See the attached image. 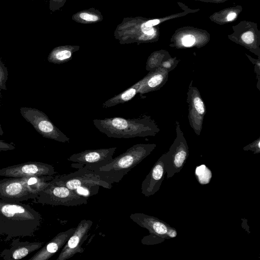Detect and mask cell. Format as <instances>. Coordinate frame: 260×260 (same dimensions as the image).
Returning <instances> with one entry per match:
<instances>
[{"instance_id": "cell-1", "label": "cell", "mask_w": 260, "mask_h": 260, "mask_svg": "<svg viewBox=\"0 0 260 260\" xmlns=\"http://www.w3.org/2000/svg\"><path fill=\"white\" fill-rule=\"evenodd\" d=\"M41 223V215L29 205L0 199V236L5 241L33 236Z\"/></svg>"}, {"instance_id": "cell-2", "label": "cell", "mask_w": 260, "mask_h": 260, "mask_svg": "<svg viewBox=\"0 0 260 260\" xmlns=\"http://www.w3.org/2000/svg\"><path fill=\"white\" fill-rule=\"evenodd\" d=\"M156 147L154 144H138L106 164L90 169L111 184L118 183L133 168L148 156Z\"/></svg>"}, {"instance_id": "cell-3", "label": "cell", "mask_w": 260, "mask_h": 260, "mask_svg": "<svg viewBox=\"0 0 260 260\" xmlns=\"http://www.w3.org/2000/svg\"><path fill=\"white\" fill-rule=\"evenodd\" d=\"M92 122L96 128L109 138H132L153 136L156 126L148 116L126 119L119 117L95 119Z\"/></svg>"}, {"instance_id": "cell-4", "label": "cell", "mask_w": 260, "mask_h": 260, "mask_svg": "<svg viewBox=\"0 0 260 260\" xmlns=\"http://www.w3.org/2000/svg\"><path fill=\"white\" fill-rule=\"evenodd\" d=\"M54 176L8 177L0 180V199L21 202L36 199Z\"/></svg>"}, {"instance_id": "cell-5", "label": "cell", "mask_w": 260, "mask_h": 260, "mask_svg": "<svg viewBox=\"0 0 260 260\" xmlns=\"http://www.w3.org/2000/svg\"><path fill=\"white\" fill-rule=\"evenodd\" d=\"M57 185L64 186L76 192L83 189L99 190L100 187L111 189L112 184L103 180L93 171L84 167L68 174L54 176L50 181Z\"/></svg>"}, {"instance_id": "cell-6", "label": "cell", "mask_w": 260, "mask_h": 260, "mask_svg": "<svg viewBox=\"0 0 260 260\" xmlns=\"http://www.w3.org/2000/svg\"><path fill=\"white\" fill-rule=\"evenodd\" d=\"M35 203L52 206H77L86 204L87 199L64 186L51 183L35 199Z\"/></svg>"}, {"instance_id": "cell-7", "label": "cell", "mask_w": 260, "mask_h": 260, "mask_svg": "<svg viewBox=\"0 0 260 260\" xmlns=\"http://www.w3.org/2000/svg\"><path fill=\"white\" fill-rule=\"evenodd\" d=\"M20 112L23 118L43 137L62 143L70 141V138L59 130L43 112L35 108L24 107L20 108Z\"/></svg>"}, {"instance_id": "cell-8", "label": "cell", "mask_w": 260, "mask_h": 260, "mask_svg": "<svg viewBox=\"0 0 260 260\" xmlns=\"http://www.w3.org/2000/svg\"><path fill=\"white\" fill-rule=\"evenodd\" d=\"M56 173L53 166L39 161H28L0 169V176L6 177L54 176Z\"/></svg>"}, {"instance_id": "cell-9", "label": "cell", "mask_w": 260, "mask_h": 260, "mask_svg": "<svg viewBox=\"0 0 260 260\" xmlns=\"http://www.w3.org/2000/svg\"><path fill=\"white\" fill-rule=\"evenodd\" d=\"M116 147L89 149L72 154L67 160L90 169L101 167L113 158Z\"/></svg>"}, {"instance_id": "cell-10", "label": "cell", "mask_w": 260, "mask_h": 260, "mask_svg": "<svg viewBox=\"0 0 260 260\" xmlns=\"http://www.w3.org/2000/svg\"><path fill=\"white\" fill-rule=\"evenodd\" d=\"M92 223V221L89 219L80 221L74 233L62 247L56 260H67L77 253L84 252L82 245L88 238Z\"/></svg>"}, {"instance_id": "cell-11", "label": "cell", "mask_w": 260, "mask_h": 260, "mask_svg": "<svg viewBox=\"0 0 260 260\" xmlns=\"http://www.w3.org/2000/svg\"><path fill=\"white\" fill-rule=\"evenodd\" d=\"M132 220L142 228L147 229L149 235L166 239L175 238L177 231L167 223L152 216L142 213H132L129 215Z\"/></svg>"}, {"instance_id": "cell-12", "label": "cell", "mask_w": 260, "mask_h": 260, "mask_svg": "<svg viewBox=\"0 0 260 260\" xmlns=\"http://www.w3.org/2000/svg\"><path fill=\"white\" fill-rule=\"evenodd\" d=\"M166 154V175L169 179L180 172L188 157V148L184 138L178 136Z\"/></svg>"}, {"instance_id": "cell-13", "label": "cell", "mask_w": 260, "mask_h": 260, "mask_svg": "<svg viewBox=\"0 0 260 260\" xmlns=\"http://www.w3.org/2000/svg\"><path fill=\"white\" fill-rule=\"evenodd\" d=\"M166 153L162 154L142 181L141 190L144 196H152L160 189L166 175Z\"/></svg>"}, {"instance_id": "cell-14", "label": "cell", "mask_w": 260, "mask_h": 260, "mask_svg": "<svg viewBox=\"0 0 260 260\" xmlns=\"http://www.w3.org/2000/svg\"><path fill=\"white\" fill-rule=\"evenodd\" d=\"M43 243L21 241L19 238L14 239L9 248L5 249L0 253V257L5 260L20 259L30 253L40 249Z\"/></svg>"}, {"instance_id": "cell-15", "label": "cell", "mask_w": 260, "mask_h": 260, "mask_svg": "<svg viewBox=\"0 0 260 260\" xmlns=\"http://www.w3.org/2000/svg\"><path fill=\"white\" fill-rule=\"evenodd\" d=\"M75 230V228H72L58 233L28 259L47 260L49 259L61 248H62L74 233Z\"/></svg>"}, {"instance_id": "cell-16", "label": "cell", "mask_w": 260, "mask_h": 260, "mask_svg": "<svg viewBox=\"0 0 260 260\" xmlns=\"http://www.w3.org/2000/svg\"><path fill=\"white\" fill-rule=\"evenodd\" d=\"M144 80L145 77L119 94L108 99L103 103L102 107L105 108H110L129 101L139 92Z\"/></svg>"}, {"instance_id": "cell-17", "label": "cell", "mask_w": 260, "mask_h": 260, "mask_svg": "<svg viewBox=\"0 0 260 260\" xmlns=\"http://www.w3.org/2000/svg\"><path fill=\"white\" fill-rule=\"evenodd\" d=\"M73 51L69 48H57L53 50L48 57L49 62L55 64L63 63L71 59Z\"/></svg>"}, {"instance_id": "cell-18", "label": "cell", "mask_w": 260, "mask_h": 260, "mask_svg": "<svg viewBox=\"0 0 260 260\" xmlns=\"http://www.w3.org/2000/svg\"><path fill=\"white\" fill-rule=\"evenodd\" d=\"M204 173H203L200 166L197 168L196 174L199 182L202 184L208 183L212 177V173L210 170L204 165Z\"/></svg>"}, {"instance_id": "cell-19", "label": "cell", "mask_w": 260, "mask_h": 260, "mask_svg": "<svg viewBox=\"0 0 260 260\" xmlns=\"http://www.w3.org/2000/svg\"><path fill=\"white\" fill-rule=\"evenodd\" d=\"M8 79V69L0 58V87L2 89L7 90L6 82Z\"/></svg>"}, {"instance_id": "cell-20", "label": "cell", "mask_w": 260, "mask_h": 260, "mask_svg": "<svg viewBox=\"0 0 260 260\" xmlns=\"http://www.w3.org/2000/svg\"><path fill=\"white\" fill-rule=\"evenodd\" d=\"M194 107L198 113L203 114L205 112V107L201 98L198 95L194 97L193 100Z\"/></svg>"}, {"instance_id": "cell-21", "label": "cell", "mask_w": 260, "mask_h": 260, "mask_svg": "<svg viewBox=\"0 0 260 260\" xmlns=\"http://www.w3.org/2000/svg\"><path fill=\"white\" fill-rule=\"evenodd\" d=\"M182 44L185 46H190L195 42V38L192 35H186L182 38Z\"/></svg>"}, {"instance_id": "cell-22", "label": "cell", "mask_w": 260, "mask_h": 260, "mask_svg": "<svg viewBox=\"0 0 260 260\" xmlns=\"http://www.w3.org/2000/svg\"><path fill=\"white\" fill-rule=\"evenodd\" d=\"M242 40L247 44H251L253 42V34L251 31H247L243 34L242 36Z\"/></svg>"}, {"instance_id": "cell-23", "label": "cell", "mask_w": 260, "mask_h": 260, "mask_svg": "<svg viewBox=\"0 0 260 260\" xmlns=\"http://www.w3.org/2000/svg\"><path fill=\"white\" fill-rule=\"evenodd\" d=\"M15 149V147L10 143L0 140V151L12 150Z\"/></svg>"}, {"instance_id": "cell-24", "label": "cell", "mask_w": 260, "mask_h": 260, "mask_svg": "<svg viewBox=\"0 0 260 260\" xmlns=\"http://www.w3.org/2000/svg\"><path fill=\"white\" fill-rule=\"evenodd\" d=\"M80 17L82 19L86 21H95L98 19V17L93 15L89 14L87 13H82L80 14Z\"/></svg>"}, {"instance_id": "cell-25", "label": "cell", "mask_w": 260, "mask_h": 260, "mask_svg": "<svg viewBox=\"0 0 260 260\" xmlns=\"http://www.w3.org/2000/svg\"><path fill=\"white\" fill-rule=\"evenodd\" d=\"M142 31L147 35H151L154 32V29L152 27H147L145 25V23L143 24L141 26Z\"/></svg>"}, {"instance_id": "cell-26", "label": "cell", "mask_w": 260, "mask_h": 260, "mask_svg": "<svg viewBox=\"0 0 260 260\" xmlns=\"http://www.w3.org/2000/svg\"><path fill=\"white\" fill-rule=\"evenodd\" d=\"M159 23V20L158 19H154L147 21L145 24L147 27H152L153 26Z\"/></svg>"}, {"instance_id": "cell-27", "label": "cell", "mask_w": 260, "mask_h": 260, "mask_svg": "<svg viewBox=\"0 0 260 260\" xmlns=\"http://www.w3.org/2000/svg\"><path fill=\"white\" fill-rule=\"evenodd\" d=\"M236 17V14L234 12L230 13L227 16L228 21H232Z\"/></svg>"}, {"instance_id": "cell-28", "label": "cell", "mask_w": 260, "mask_h": 260, "mask_svg": "<svg viewBox=\"0 0 260 260\" xmlns=\"http://www.w3.org/2000/svg\"><path fill=\"white\" fill-rule=\"evenodd\" d=\"M4 131L2 128L1 124H0V136H2L4 135Z\"/></svg>"}, {"instance_id": "cell-29", "label": "cell", "mask_w": 260, "mask_h": 260, "mask_svg": "<svg viewBox=\"0 0 260 260\" xmlns=\"http://www.w3.org/2000/svg\"><path fill=\"white\" fill-rule=\"evenodd\" d=\"M1 89H2L0 87V108H1Z\"/></svg>"}]
</instances>
